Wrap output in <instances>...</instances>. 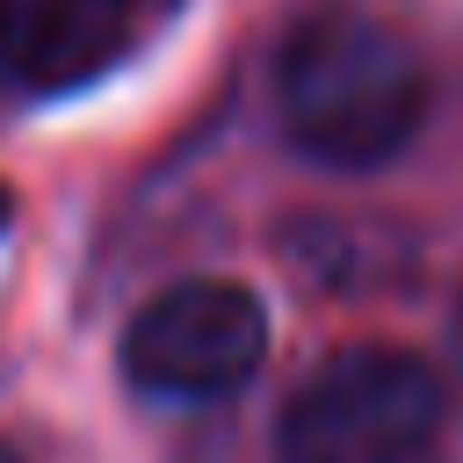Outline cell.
<instances>
[{"instance_id": "cell-1", "label": "cell", "mask_w": 463, "mask_h": 463, "mask_svg": "<svg viewBox=\"0 0 463 463\" xmlns=\"http://www.w3.org/2000/svg\"><path fill=\"white\" fill-rule=\"evenodd\" d=\"M275 116L289 145L318 166H383L427 123V65L420 51L354 7L311 14L289 29L275 58Z\"/></svg>"}, {"instance_id": "cell-2", "label": "cell", "mask_w": 463, "mask_h": 463, "mask_svg": "<svg viewBox=\"0 0 463 463\" xmlns=\"http://www.w3.org/2000/svg\"><path fill=\"white\" fill-rule=\"evenodd\" d=\"M449 427V391L412 347L326 354L275 420V463H420Z\"/></svg>"}, {"instance_id": "cell-3", "label": "cell", "mask_w": 463, "mask_h": 463, "mask_svg": "<svg viewBox=\"0 0 463 463\" xmlns=\"http://www.w3.org/2000/svg\"><path fill=\"white\" fill-rule=\"evenodd\" d=\"M260 354H268V304L232 275L166 282L123 326V376L174 405L232 398L239 383H253Z\"/></svg>"}, {"instance_id": "cell-4", "label": "cell", "mask_w": 463, "mask_h": 463, "mask_svg": "<svg viewBox=\"0 0 463 463\" xmlns=\"http://www.w3.org/2000/svg\"><path fill=\"white\" fill-rule=\"evenodd\" d=\"M130 43V0H0V80L22 94H72Z\"/></svg>"}, {"instance_id": "cell-5", "label": "cell", "mask_w": 463, "mask_h": 463, "mask_svg": "<svg viewBox=\"0 0 463 463\" xmlns=\"http://www.w3.org/2000/svg\"><path fill=\"white\" fill-rule=\"evenodd\" d=\"M14 224V188H0V232Z\"/></svg>"}, {"instance_id": "cell-6", "label": "cell", "mask_w": 463, "mask_h": 463, "mask_svg": "<svg viewBox=\"0 0 463 463\" xmlns=\"http://www.w3.org/2000/svg\"><path fill=\"white\" fill-rule=\"evenodd\" d=\"M0 463H22V456H14V449H7V441H0Z\"/></svg>"}, {"instance_id": "cell-7", "label": "cell", "mask_w": 463, "mask_h": 463, "mask_svg": "<svg viewBox=\"0 0 463 463\" xmlns=\"http://www.w3.org/2000/svg\"><path fill=\"white\" fill-rule=\"evenodd\" d=\"M456 347H463V311H456Z\"/></svg>"}]
</instances>
